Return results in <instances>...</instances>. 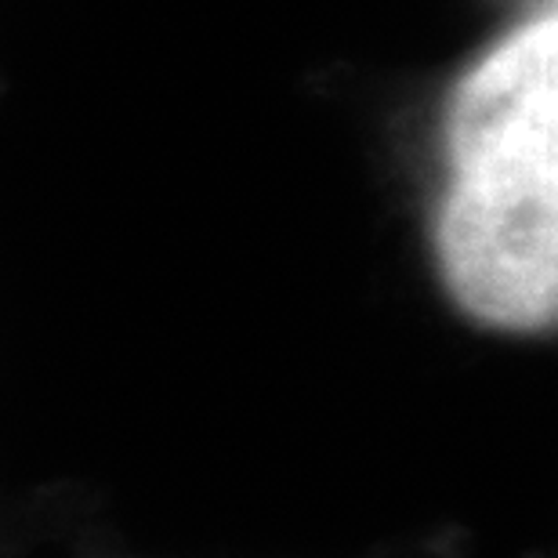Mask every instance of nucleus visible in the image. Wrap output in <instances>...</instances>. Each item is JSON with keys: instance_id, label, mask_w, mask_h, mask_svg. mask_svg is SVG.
Instances as JSON below:
<instances>
[{"instance_id": "f257e3e1", "label": "nucleus", "mask_w": 558, "mask_h": 558, "mask_svg": "<svg viewBox=\"0 0 558 558\" xmlns=\"http://www.w3.org/2000/svg\"><path fill=\"white\" fill-rule=\"evenodd\" d=\"M453 182L435 251L453 301L497 330L558 312V19L505 33L446 106Z\"/></svg>"}]
</instances>
